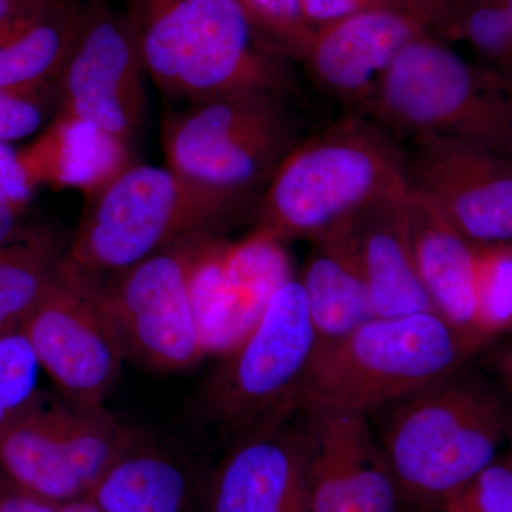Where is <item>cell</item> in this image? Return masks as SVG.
<instances>
[{
	"instance_id": "obj_8",
	"label": "cell",
	"mask_w": 512,
	"mask_h": 512,
	"mask_svg": "<svg viewBox=\"0 0 512 512\" xmlns=\"http://www.w3.org/2000/svg\"><path fill=\"white\" fill-rule=\"evenodd\" d=\"M318 338L301 279L286 281L247 336L218 357L204 386L205 413L239 437L279 426L302 409Z\"/></svg>"
},
{
	"instance_id": "obj_6",
	"label": "cell",
	"mask_w": 512,
	"mask_h": 512,
	"mask_svg": "<svg viewBox=\"0 0 512 512\" xmlns=\"http://www.w3.org/2000/svg\"><path fill=\"white\" fill-rule=\"evenodd\" d=\"M363 116L393 136L447 138L512 158L503 84L427 33L396 56Z\"/></svg>"
},
{
	"instance_id": "obj_29",
	"label": "cell",
	"mask_w": 512,
	"mask_h": 512,
	"mask_svg": "<svg viewBox=\"0 0 512 512\" xmlns=\"http://www.w3.org/2000/svg\"><path fill=\"white\" fill-rule=\"evenodd\" d=\"M443 512H512V467L503 458L450 495Z\"/></svg>"
},
{
	"instance_id": "obj_7",
	"label": "cell",
	"mask_w": 512,
	"mask_h": 512,
	"mask_svg": "<svg viewBox=\"0 0 512 512\" xmlns=\"http://www.w3.org/2000/svg\"><path fill=\"white\" fill-rule=\"evenodd\" d=\"M301 138L285 97L268 94L187 103L161 126L168 168L241 210Z\"/></svg>"
},
{
	"instance_id": "obj_19",
	"label": "cell",
	"mask_w": 512,
	"mask_h": 512,
	"mask_svg": "<svg viewBox=\"0 0 512 512\" xmlns=\"http://www.w3.org/2000/svg\"><path fill=\"white\" fill-rule=\"evenodd\" d=\"M409 228L417 274L434 311L477 349L485 342L478 309V247L413 187Z\"/></svg>"
},
{
	"instance_id": "obj_1",
	"label": "cell",
	"mask_w": 512,
	"mask_h": 512,
	"mask_svg": "<svg viewBox=\"0 0 512 512\" xmlns=\"http://www.w3.org/2000/svg\"><path fill=\"white\" fill-rule=\"evenodd\" d=\"M146 74L168 97H286L292 77L239 0H126Z\"/></svg>"
},
{
	"instance_id": "obj_4",
	"label": "cell",
	"mask_w": 512,
	"mask_h": 512,
	"mask_svg": "<svg viewBox=\"0 0 512 512\" xmlns=\"http://www.w3.org/2000/svg\"><path fill=\"white\" fill-rule=\"evenodd\" d=\"M476 348L434 311L372 318L316 345L303 412L369 414L453 375Z\"/></svg>"
},
{
	"instance_id": "obj_21",
	"label": "cell",
	"mask_w": 512,
	"mask_h": 512,
	"mask_svg": "<svg viewBox=\"0 0 512 512\" xmlns=\"http://www.w3.org/2000/svg\"><path fill=\"white\" fill-rule=\"evenodd\" d=\"M20 161L32 184L73 188L89 200L133 164L130 144L111 136L96 124L57 116Z\"/></svg>"
},
{
	"instance_id": "obj_40",
	"label": "cell",
	"mask_w": 512,
	"mask_h": 512,
	"mask_svg": "<svg viewBox=\"0 0 512 512\" xmlns=\"http://www.w3.org/2000/svg\"><path fill=\"white\" fill-rule=\"evenodd\" d=\"M501 2H503L504 5L507 6V9L510 10L512 15V0H501Z\"/></svg>"
},
{
	"instance_id": "obj_30",
	"label": "cell",
	"mask_w": 512,
	"mask_h": 512,
	"mask_svg": "<svg viewBox=\"0 0 512 512\" xmlns=\"http://www.w3.org/2000/svg\"><path fill=\"white\" fill-rule=\"evenodd\" d=\"M52 99L59 100L57 83L37 90L0 89V143L35 134L45 121Z\"/></svg>"
},
{
	"instance_id": "obj_24",
	"label": "cell",
	"mask_w": 512,
	"mask_h": 512,
	"mask_svg": "<svg viewBox=\"0 0 512 512\" xmlns=\"http://www.w3.org/2000/svg\"><path fill=\"white\" fill-rule=\"evenodd\" d=\"M63 255L52 238L35 232L0 247V329L20 325L42 301L59 278Z\"/></svg>"
},
{
	"instance_id": "obj_32",
	"label": "cell",
	"mask_w": 512,
	"mask_h": 512,
	"mask_svg": "<svg viewBox=\"0 0 512 512\" xmlns=\"http://www.w3.org/2000/svg\"><path fill=\"white\" fill-rule=\"evenodd\" d=\"M33 188L35 185L30 181L19 153L13 151L9 144L0 143V192L20 210H25Z\"/></svg>"
},
{
	"instance_id": "obj_23",
	"label": "cell",
	"mask_w": 512,
	"mask_h": 512,
	"mask_svg": "<svg viewBox=\"0 0 512 512\" xmlns=\"http://www.w3.org/2000/svg\"><path fill=\"white\" fill-rule=\"evenodd\" d=\"M312 242L299 279L318 345H325L345 338L376 316L362 276L338 239L322 235Z\"/></svg>"
},
{
	"instance_id": "obj_14",
	"label": "cell",
	"mask_w": 512,
	"mask_h": 512,
	"mask_svg": "<svg viewBox=\"0 0 512 512\" xmlns=\"http://www.w3.org/2000/svg\"><path fill=\"white\" fill-rule=\"evenodd\" d=\"M407 178L476 247L512 244V158L447 138H419Z\"/></svg>"
},
{
	"instance_id": "obj_15",
	"label": "cell",
	"mask_w": 512,
	"mask_h": 512,
	"mask_svg": "<svg viewBox=\"0 0 512 512\" xmlns=\"http://www.w3.org/2000/svg\"><path fill=\"white\" fill-rule=\"evenodd\" d=\"M424 33L426 23L407 10H363L313 30L299 60L319 90L365 114L390 64Z\"/></svg>"
},
{
	"instance_id": "obj_2",
	"label": "cell",
	"mask_w": 512,
	"mask_h": 512,
	"mask_svg": "<svg viewBox=\"0 0 512 512\" xmlns=\"http://www.w3.org/2000/svg\"><path fill=\"white\" fill-rule=\"evenodd\" d=\"M376 439L403 500L440 505L498 461L512 409L460 370L379 412Z\"/></svg>"
},
{
	"instance_id": "obj_25",
	"label": "cell",
	"mask_w": 512,
	"mask_h": 512,
	"mask_svg": "<svg viewBox=\"0 0 512 512\" xmlns=\"http://www.w3.org/2000/svg\"><path fill=\"white\" fill-rule=\"evenodd\" d=\"M42 373L20 325L0 329V434L42 399Z\"/></svg>"
},
{
	"instance_id": "obj_12",
	"label": "cell",
	"mask_w": 512,
	"mask_h": 512,
	"mask_svg": "<svg viewBox=\"0 0 512 512\" xmlns=\"http://www.w3.org/2000/svg\"><path fill=\"white\" fill-rule=\"evenodd\" d=\"M293 276L284 242L259 229L238 241L194 239L188 289L205 357L234 349Z\"/></svg>"
},
{
	"instance_id": "obj_39",
	"label": "cell",
	"mask_w": 512,
	"mask_h": 512,
	"mask_svg": "<svg viewBox=\"0 0 512 512\" xmlns=\"http://www.w3.org/2000/svg\"><path fill=\"white\" fill-rule=\"evenodd\" d=\"M503 460L505 461V463L510 464V466L512 467V440L510 443V447H508V450L505 451Z\"/></svg>"
},
{
	"instance_id": "obj_35",
	"label": "cell",
	"mask_w": 512,
	"mask_h": 512,
	"mask_svg": "<svg viewBox=\"0 0 512 512\" xmlns=\"http://www.w3.org/2000/svg\"><path fill=\"white\" fill-rule=\"evenodd\" d=\"M22 214L23 210L16 207L0 192V247L28 237L30 231H26L20 222Z\"/></svg>"
},
{
	"instance_id": "obj_36",
	"label": "cell",
	"mask_w": 512,
	"mask_h": 512,
	"mask_svg": "<svg viewBox=\"0 0 512 512\" xmlns=\"http://www.w3.org/2000/svg\"><path fill=\"white\" fill-rule=\"evenodd\" d=\"M56 512H103L90 497L77 498L62 505H57Z\"/></svg>"
},
{
	"instance_id": "obj_27",
	"label": "cell",
	"mask_w": 512,
	"mask_h": 512,
	"mask_svg": "<svg viewBox=\"0 0 512 512\" xmlns=\"http://www.w3.org/2000/svg\"><path fill=\"white\" fill-rule=\"evenodd\" d=\"M478 309L485 342L512 329V244L478 247Z\"/></svg>"
},
{
	"instance_id": "obj_16",
	"label": "cell",
	"mask_w": 512,
	"mask_h": 512,
	"mask_svg": "<svg viewBox=\"0 0 512 512\" xmlns=\"http://www.w3.org/2000/svg\"><path fill=\"white\" fill-rule=\"evenodd\" d=\"M309 512H399L400 494L365 414L305 412Z\"/></svg>"
},
{
	"instance_id": "obj_28",
	"label": "cell",
	"mask_w": 512,
	"mask_h": 512,
	"mask_svg": "<svg viewBox=\"0 0 512 512\" xmlns=\"http://www.w3.org/2000/svg\"><path fill=\"white\" fill-rule=\"evenodd\" d=\"M258 29L279 49L296 59L302 55L312 30L303 22L301 0H239Z\"/></svg>"
},
{
	"instance_id": "obj_17",
	"label": "cell",
	"mask_w": 512,
	"mask_h": 512,
	"mask_svg": "<svg viewBox=\"0 0 512 512\" xmlns=\"http://www.w3.org/2000/svg\"><path fill=\"white\" fill-rule=\"evenodd\" d=\"M207 512H309L306 423L235 439L208 484Z\"/></svg>"
},
{
	"instance_id": "obj_11",
	"label": "cell",
	"mask_w": 512,
	"mask_h": 512,
	"mask_svg": "<svg viewBox=\"0 0 512 512\" xmlns=\"http://www.w3.org/2000/svg\"><path fill=\"white\" fill-rule=\"evenodd\" d=\"M192 241L144 259L103 288L90 279L126 355L156 372H181L205 357L188 289Z\"/></svg>"
},
{
	"instance_id": "obj_5",
	"label": "cell",
	"mask_w": 512,
	"mask_h": 512,
	"mask_svg": "<svg viewBox=\"0 0 512 512\" xmlns=\"http://www.w3.org/2000/svg\"><path fill=\"white\" fill-rule=\"evenodd\" d=\"M241 208L170 168L133 163L86 200L64 265L94 279L191 239L217 235Z\"/></svg>"
},
{
	"instance_id": "obj_13",
	"label": "cell",
	"mask_w": 512,
	"mask_h": 512,
	"mask_svg": "<svg viewBox=\"0 0 512 512\" xmlns=\"http://www.w3.org/2000/svg\"><path fill=\"white\" fill-rule=\"evenodd\" d=\"M144 76L126 13L89 2L82 33L57 80V116L89 121L130 144L146 113Z\"/></svg>"
},
{
	"instance_id": "obj_9",
	"label": "cell",
	"mask_w": 512,
	"mask_h": 512,
	"mask_svg": "<svg viewBox=\"0 0 512 512\" xmlns=\"http://www.w3.org/2000/svg\"><path fill=\"white\" fill-rule=\"evenodd\" d=\"M138 436L104 407L42 397L0 434V473L9 487L62 505L86 497Z\"/></svg>"
},
{
	"instance_id": "obj_20",
	"label": "cell",
	"mask_w": 512,
	"mask_h": 512,
	"mask_svg": "<svg viewBox=\"0 0 512 512\" xmlns=\"http://www.w3.org/2000/svg\"><path fill=\"white\" fill-rule=\"evenodd\" d=\"M89 3L35 0L0 23V89L57 83L86 22Z\"/></svg>"
},
{
	"instance_id": "obj_3",
	"label": "cell",
	"mask_w": 512,
	"mask_h": 512,
	"mask_svg": "<svg viewBox=\"0 0 512 512\" xmlns=\"http://www.w3.org/2000/svg\"><path fill=\"white\" fill-rule=\"evenodd\" d=\"M409 184L407 154L393 134L349 113L286 154L259 197L255 229L284 244L315 241Z\"/></svg>"
},
{
	"instance_id": "obj_26",
	"label": "cell",
	"mask_w": 512,
	"mask_h": 512,
	"mask_svg": "<svg viewBox=\"0 0 512 512\" xmlns=\"http://www.w3.org/2000/svg\"><path fill=\"white\" fill-rule=\"evenodd\" d=\"M447 29L512 73V15L501 0H457Z\"/></svg>"
},
{
	"instance_id": "obj_18",
	"label": "cell",
	"mask_w": 512,
	"mask_h": 512,
	"mask_svg": "<svg viewBox=\"0 0 512 512\" xmlns=\"http://www.w3.org/2000/svg\"><path fill=\"white\" fill-rule=\"evenodd\" d=\"M410 190L409 184L384 195L325 234L338 239L352 258L376 318L434 311L414 264Z\"/></svg>"
},
{
	"instance_id": "obj_34",
	"label": "cell",
	"mask_w": 512,
	"mask_h": 512,
	"mask_svg": "<svg viewBox=\"0 0 512 512\" xmlns=\"http://www.w3.org/2000/svg\"><path fill=\"white\" fill-rule=\"evenodd\" d=\"M57 505L9 487H0V512H56Z\"/></svg>"
},
{
	"instance_id": "obj_37",
	"label": "cell",
	"mask_w": 512,
	"mask_h": 512,
	"mask_svg": "<svg viewBox=\"0 0 512 512\" xmlns=\"http://www.w3.org/2000/svg\"><path fill=\"white\" fill-rule=\"evenodd\" d=\"M32 2L35 0H0V23L5 22L10 16L15 15L16 12L26 8Z\"/></svg>"
},
{
	"instance_id": "obj_31",
	"label": "cell",
	"mask_w": 512,
	"mask_h": 512,
	"mask_svg": "<svg viewBox=\"0 0 512 512\" xmlns=\"http://www.w3.org/2000/svg\"><path fill=\"white\" fill-rule=\"evenodd\" d=\"M384 6L394 5L389 0H301L303 22L312 32L320 26L348 18L363 10Z\"/></svg>"
},
{
	"instance_id": "obj_33",
	"label": "cell",
	"mask_w": 512,
	"mask_h": 512,
	"mask_svg": "<svg viewBox=\"0 0 512 512\" xmlns=\"http://www.w3.org/2000/svg\"><path fill=\"white\" fill-rule=\"evenodd\" d=\"M389 2L397 8L413 13L426 25L430 20L447 25L457 0H389Z\"/></svg>"
},
{
	"instance_id": "obj_22",
	"label": "cell",
	"mask_w": 512,
	"mask_h": 512,
	"mask_svg": "<svg viewBox=\"0 0 512 512\" xmlns=\"http://www.w3.org/2000/svg\"><path fill=\"white\" fill-rule=\"evenodd\" d=\"M87 497L103 512H190L192 478L177 458L140 434Z\"/></svg>"
},
{
	"instance_id": "obj_10",
	"label": "cell",
	"mask_w": 512,
	"mask_h": 512,
	"mask_svg": "<svg viewBox=\"0 0 512 512\" xmlns=\"http://www.w3.org/2000/svg\"><path fill=\"white\" fill-rule=\"evenodd\" d=\"M33 352L67 403L104 407L126 356L90 279L60 264L52 288L20 323Z\"/></svg>"
},
{
	"instance_id": "obj_38",
	"label": "cell",
	"mask_w": 512,
	"mask_h": 512,
	"mask_svg": "<svg viewBox=\"0 0 512 512\" xmlns=\"http://www.w3.org/2000/svg\"><path fill=\"white\" fill-rule=\"evenodd\" d=\"M503 367L505 379L508 380V383H510V386L512 387V350L508 353L507 357H505Z\"/></svg>"
}]
</instances>
